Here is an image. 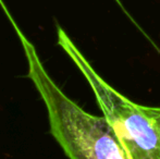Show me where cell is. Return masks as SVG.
<instances>
[{
  "label": "cell",
  "mask_w": 160,
  "mask_h": 159,
  "mask_svg": "<svg viewBox=\"0 0 160 159\" xmlns=\"http://www.w3.org/2000/svg\"><path fill=\"white\" fill-rule=\"evenodd\" d=\"M8 15L28 60V77L45 102L50 133L65 156L71 159H130L107 119L86 112L65 95L47 73L34 45Z\"/></svg>",
  "instance_id": "1"
},
{
  "label": "cell",
  "mask_w": 160,
  "mask_h": 159,
  "mask_svg": "<svg viewBox=\"0 0 160 159\" xmlns=\"http://www.w3.org/2000/svg\"><path fill=\"white\" fill-rule=\"evenodd\" d=\"M57 37L58 45L88 82L103 117L130 159H160V107L138 105L110 86L59 25Z\"/></svg>",
  "instance_id": "2"
}]
</instances>
